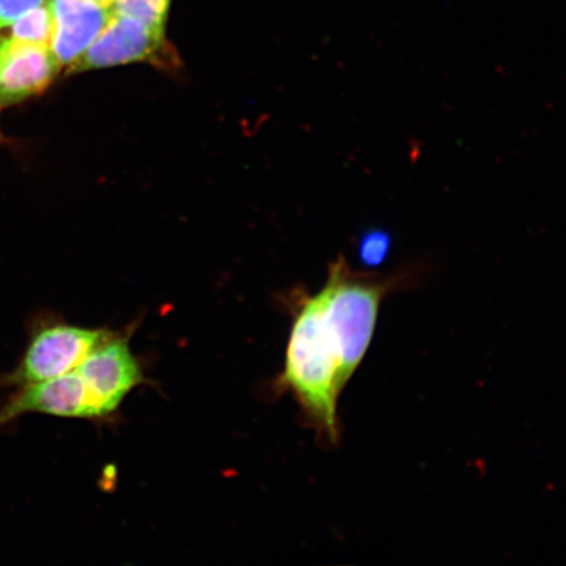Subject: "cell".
Listing matches in <instances>:
<instances>
[{"mask_svg":"<svg viewBox=\"0 0 566 566\" xmlns=\"http://www.w3.org/2000/svg\"><path fill=\"white\" fill-rule=\"evenodd\" d=\"M346 357L343 337L321 296L302 294L275 388L294 396L318 437L331 444H336L342 433L339 395L356 374Z\"/></svg>","mask_w":566,"mask_h":566,"instance_id":"cell-1","label":"cell"},{"mask_svg":"<svg viewBox=\"0 0 566 566\" xmlns=\"http://www.w3.org/2000/svg\"><path fill=\"white\" fill-rule=\"evenodd\" d=\"M106 328H84L40 317L33 322L23 356L9 373L0 374V388L15 389L61 377L76 369L90 354L115 337Z\"/></svg>","mask_w":566,"mask_h":566,"instance_id":"cell-2","label":"cell"},{"mask_svg":"<svg viewBox=\"0 0 566 566\" xmlns=\"http://www.w3.org/2000/svg\"><path fill=\"white\" fill-rule=\"evenodd\" d=\"M60 69L51 48L28 44L0 31V108L41 94Z\"/></svg>","mask_w":566,"mask_h":566,"instance_id":"cell-3","label":"cell"},{"mask_svg":"<svg viewBox=\"0 0 566 566\" xmlns=\"http://www.w3.org/2000/svg\"><path fill=\"white\" fill-rule=\"evenodd\" d=\"M165 45V32L113 12L108 25L71 70L83 71L150 60Z\"/></svg>","mask_w":566,"mask_h":566,"instance_id":"cell-4","label":"cell"},{"mask_svg":"<svg viewBox=\"0 0 566 566\" xmlns=\"http://www.w3.org/2000/svg\"><path fill=\"white\" fill-rule=\"evenodd\" d=\"M53 18L51 51L60 66L73 67L108 25L113 9L95 0H48Z\"/></svg>","mask_w":566,"mask_h":566,"instance_id":"cell-5","label":"cell"},{"mask_svg":"<svg viewBox=\"0 0 566 566\" xmlns=\"http://www.w3.org/2000/svg\"><path fill=\"white\" fill-rule=\"evenodd\" d=\"M6 31L21 42L51 48L53 18L48 2L25 13Z\"/></svg>","mask_w":566,"mask_h":566,"instance_id":"cell-6","label":"cell"},{"mask_svg":"<svg viewBox=\"0 0 566 566\" xmlns=\"http://www.w3.org/2000/svg\"><path fill=\"white\" fill-rule=\"evenodd\" d=\"M169 3L171 0H117L113 12L136 19L155 31L165 32Z\"/></svg>","mask_w":566,"mask_h":566,"instance_id":"cell-7","label":"cell"},{"mask_svg":"<svg viewBox=\"0 0 566 566\" xmlns=\"http://www.w3.org/2000/svg\"><path fill=\"white\" fill-rule=\"evenodd\" d=\"M391 245L392 240L387 231H366L357 242L358 259L366 266L377 268L387 260Z\"/></svg>","mask_w":566,"mask_h":566,"instance_id":"cell-8","label":"cell"},{"mask_svg":"<svg viewBox=\"0 0 566 566\" xmlns=\"http://www.w3.org/2000/svg\"><path fill=\"white\" fill-rule=\"evenodd\" d=\"M46 2L48 0H0V31H6L25 13Z\"/></svg>","mask_w":566,"mask_h":566,"instance_id":"cell-9","label":"cell"},{"mask_svg":"<svg viewBox=\"0 0 566 566\" xmlns=\"http://www.w3.org/2000/svg\"><path fill=\"white\" fill-rule=\"evenodd\" d=\"M95 2L104 7H109V9H113V6H115L117 0H95Z\"/></svg>","mask_w":566,"mask_h":566,"instance_id":"cell-10","label":"cell"}]
</instances>
